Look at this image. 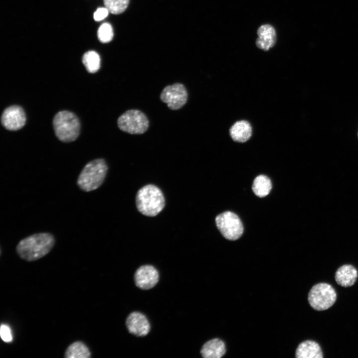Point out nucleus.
<instances>
[{"label": "nucleus", "instance_id": "1", "mask_svg": "<svg viewBox=\"0 0 358 358\" xmlns=\"http://www.w3.org/2000/svg\"><path fill=\"white\" fill-rule=\"evenodd\" d=\"M55 244V237L51 233H35L21 240L16 246V252L21 259L35 261L47 255Z\"/></svg>", "mask_w": 358, "mask_h": 358}, {"label": "nucleus", "instance_id": "2", "mask_svg": "<svg viewBox=\"0 0 358 358\" xmlns=\"http://www.w3.org/2000/svg\"><path fill=\"white\" fill-rule=\"evenodd\" d=\"M107 170V165L103 159L98 158L89 162L84 167L78 177V186L85 192L97 189L103 183Z\"/></svg>", "mask_w": 358, "mask_h": 358}, {"label": "nucleus", "instance_id": "3", "mask_svg": "<svg viewBox=\"0 0 358 358\" xmlns=\"http://www.w3.org/2000/svg\"><path fill=\"white\" fill-rule=\"evenodd\" d=\"M138 210L149 217L158 215L164 209L165 200L161 189L153 184H147L141 187L136 196Z\"/></svg>", "mask_w": 358, "mask_h": 358}, {"label": "nucleus", "instance_id": "4", "mask_svg": "<svg viewBox=\"0 0 358 358\" xmlns=\"http://www.w3.org/2000/svg\"><path fill=\"white\" fill-rule=\"evenodd\" d=\"M53 125L56 136L62 142H73L80 134L79 120L71 111L64 110L58 112L53 118Z\"/></svg>", "mask_w": 358, "mask_h": 358}, {"label": "nucleus", "instance_id": "5", "mask_svg": "<svg viewBox=\"0 0 358 358\" xmlns=\"http://www.w3.org/2000/svg\"><path fill=\"white\" fill-rule=\"evenodd\" d=\"M336 299L335 290L327 283L321 282L314 285L308 295L310 306L317 311L329 309L335 303Z\"/></svg>", "mask_w": 358, "mask_h": 358}, {"label": "nucleus", "instance_id": "6", "mask_svg": "<svg viewBox=\"0 0 358 358\" xmlns=\"http://www.w3.org/2000/svg\"><path fill=\"white\" fill-rule=\"evenodd\" d=\"M117 125L119 129L124 132L131 134H142L148 130L149 121L141 111L130 109L118 117Z\"/></svg>", "mask_w": 358, "mask_h": 358}, {"label": "nucleus", "instance_id": "7", "mask_svg": "<svg viewBox=\"0 0 358 358\" xmlns=\"http://www.w3.org/2000/svg\"><path fill=\"white\" fill-rule=\"evenodd\" d=\"M217 228L227 240L234 241L238 239L243 233V226L239 217L230 211L223 212L215 218Z\"/></svg>", "mask_w": 358, "mask_h": 358}, {"label": "nucleus", "instance_id": "8", "mask_svg": "<svg viewBox=\"0 0 358 358\" xmlns=\"http://www.w3.org/2000/svg\"><path fill=\"white\" fill-rule=\"evenodd\" d=\"M161 101L167 104L171 110H178L186 103L187 90L181 83H175L164 88L160 94Z\"/></svg>", "mask_w": 358, "mask_h": 358}, {"label": "nucleus", "instance_id": "9", "mask_svg": "<svg viewBox=\"0 0 358 358\" xmlns=\"http://www.w3.org/2000/svg\"><path fill=\"white\" fill-rule=\"evenodd\" d=\"M26 115L23 108L18 105H11L5 108L1 116L3 126L8 130L15 131L25 124Z\"/></svg>", "mask_w": 358, "mask_h": 358}, {"label": "nucleus", "instance_id": "10", "mask_svg": "<svg viewBox=\"0 0 358 358\" xmlns=\"http://www.w3.org/2000/svg\"><path fill=\"white\" fill-rule=\"evenodd\" d=\"M159 280L157 269L153 266L145 265L140 267L135 271L134 281L136 286L143 290L154 287Z\"/></svg>", "mask_w": 358, "mask_h": 358}, {"label": "nucleus", "instance_id": "11", "mask_svg": "<svg viewBox=\"0 0 358 358\" xmlns=\"http://www.w3.org/2000/svg\"><path fill=\"white\" fill-rule=\"evenodd\" d=\"M125 324L128 332L137 337L145 336L151 329L146 316L137 311L132 312L128 316Z\"/></svg>", "mask_w": 358, "mask_h": 358}, {"label": "nucleus", "instance_id": "12", "mask_svg": "<svg viewBox=\"0 0 358 358\" xmlns=\"http://www.w3.org/2000/svg\"><path fill=\"white\" fill-rule=\"evenodd\" d=\"M229 134L231 139L238 143H245L249 140L253 134L251 123L246 120H237L230 127Z\"/></svg>", "mask_w": 358, "mask_h": 358}, {"label": "nucleus", "instance_id": "13", "mask_svg": "<svg viewBox=\"0 0 358 358\" xmlns=\"http://www.w3.org/2000/svg\"><path fill=\"white\" fill-rule=\"evenodd\" d=\"M257 34L258 38L256 41V44L259 49L267 51L274 46L276 34L274 28L271 25H261L257 30Z\"/></svg>", "mask_w": 358, "mask_h": 358}, {"label": "nucleus", "instance_id": "14", "mask_svg": "<svg viewBox=\"0 0 358 358\" xmlns=\"http://www.w3.org/2000/svg\"><path fill=\"white\" fill-rule=\"evenodd\" d=\"M358 277L357 269L351 265L340 267L335 272V279L340 286L347 287L353 285Z\"/></svg>", "mask_w": 358, "mask_h": 358}, {"label": "nucleus", "instance_id": "15", "mask_svg": "<svg viewBox=\"0 0 358 358\" xmlns=\"http://www.w3.org/2000/svg\"><path fill=\"white\" fill-rule=\"evenodd\" d=\"M226 352L224 342L218 338L210 340L204 344L200 354L204 358H220Z\"/></svg>", "mask_w": 358, "mask_h": 358}, {"label": "nucleus", "instance_id": "16", "mask_svg": "<svg viewBox=\"0 0 358 358\" xmlns=\"http://www.w3.org/2000/svg\"><path fill=\"white\" fill-rule=\"evenodd\" d=\"M296 358H323L320 345L316 342L306 340L301 343L295 352Z\"/></svg>", "mask_w": 358, "mask_h": 358}, {"label": "nucleus", "instance_id": "17", "mask_svg": "<svg viewBox=\"0 0 358 358\" xmlns=\"http://www.w3.org/2000/svg\"><path fill=\"white\" fill-rule=\"evenodd\" d=\"M66 358H90L91 353L89 347L82 341H77L70 344L65 352Z\"/></svg>", "mask_w": 358, "mask_h": 358}, {"label": "nucleus", "instance_id": "18", "mask_svg": "<svg viewBox=\"0 0 358 358\" xmlns=\"http://www.w3.org/2000/svg\"><path fill=\"white\" fill-rule=\"evenodd\" d=\"M272 188L270 179L266 176L261 175L254 180L252 189L259 197H264L269 194Z\"/></svg>", "mask_w": 358, "mask_h": 358}, {"label": "nucleus", "instance_id": "19", "mask_svg": "<svg viewBox=\"0 0 358 358\" xmlns=\"http://www.w3.org/2000/svg\"><path fill=\"white\" fill-rule=\"evenodd\" d=\"M82 62L87 71L90 73H94L100 68V57L95 51H90L85 53L83 56Z\"/></svg>", "mask_w": 358, "mask_h": 358}, {"label": "nucleus", "instance_id": "20", "mask_svg": "<svg viewBox=\"0 0 358 358\" xmlns=\"http://www.w3.org/2000/svg\"><path fill=\"white\" fill-rule=\"evenodd\" d=\"M103 1L109 12L114 14H118L125 10L129 0H103Z\"/></svg>", "mask_w": 358, "mask_h": 358}, {"label": "nucleus", "instance_id": "21", "mask_svg": "<svg viewBox=\"0 0 358 358\" xmlns=\"http://www.w3.org/2000/svg\"><path fill=\"white\" fill-rule=\"evenodd\" d=\"M113 36V29L109 23H104L99 26L97 30V37L100 42L103 43L109 42Z\"/></svg>", "mask_w": 358, "mask_h": 358}, {"label": "nucleus", "instance_id": "22", "mask_svg": "<svg viewBox=\"0 0 358 358\" xmlns=\"http://www.w3.org/2000/svg\"><path fill=\"white\" fill-rule=\"evenodd\" d=\"M0 335L2 340L5 343L12 341L13 337L10 328L8 325L2 324L0 326Z\"/></svg>", "mask_w": 358, "mask_h": 358}, {"label": "nucleus", "instance_id": "23", "mask_svg": "<svg viewBox=\"0 0 358 358\" xmlns=\"http://www.w3.org/2000/svg\"><path fill=\"white\" fill-rule=\"evenodd\" d=\"M108 12V10L106 7L98 8L94 13L93 18L96 21H100L107 16Z\"/></svg>", "mask_w": 358, "mask_h": 358}, {"label": "nucleus", "instance_id": "24", "mask_svg": "<svg viewBox=\"0 0 358 358\" xmlns=\"http://www.w3.org/2000/svg\"></svg>", "mask_w": 358, "mask_h": 358}]
</instances>
